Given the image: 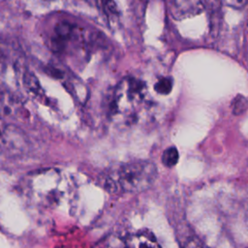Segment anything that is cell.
I'll return each mask as SVG.
<instances>
[{"instance_id": "cell-2", "label": "cell", "mask_w": 248, "mask_h": 248, "mask_svg": "<svg viewBox=\"0 0 248 248\" xmlns=\"http://www.w3.org/2000/svg\"><path fill=\"white\" fill-rule=\"evenodd\" d=\"M145 83L135 78H126L121 80L115 89L111 105L113 116L126 121H133L136 117L138 107L145 97Z\"/></svg>"}, {"instance_id": "cell-6", "label": "cell", "mask_w": 248, "mask_h": 248, "mask_svg": "<svg viewBox=\"0 0 248 248\" xmlns=\"http://www.w3.org/2000/svg\"><path fill=\"white\" fill-rule=\"evenodd\" d=\"M172 84H173V82H172L171 78H170V77L160 78L154 85V90L159 94L167 95L171 91Z\"/></svg>"}, {"instance_id": "cell-4", "label": "cell", "mask_w": 248, "mask_h": 248, "mask_svg": "<svg viewBox=\"0 0 248 248\" xmlns=\"http://www.w3.org/2000/svg\"><path fill=\"white\" fill-rule=\"evenodd\" d=\"M203 10L202 4L200 1L177 0L170 3V12L172 17L183 19L189 16H196Z\"/></svg>"}, {"instance_id": "cell-8", "label": "cell", "mask_w": 248, "mask_h": 248, "mask_svg": "<svg viewBox=\"0 0 248 248\" xmlns=\"http://www.w3.org/2000/svg\"><path fill=\"white\" fill-rule=\"evenodd\" d=\"M247 248H248V247H247Z\"/></svg>"}, {"instance_id": "cell-1", "label": "cell", "mask_w": 248, "mask_h": 248, "mask_svg": "<svg viewBox=\"0 0 248 248\" xmlns=\"http://www.w3.org/2000/svg\"><path fill=\"white\" fill-rule=\"evenodd\" d=\"M156 166L147 160H133L120 165L105 178V186L109 192H141L154 182Z\"/></svg>"}, {"instance_id": "cell-7", "label": "cell", "mask_w": 248, "mask_h": 248, "mask_svg": "<svg viewBox=\"0 0 248 248\" xmlns=\"http://www.w3.org/2000/svg\"><path fill=\"white\" fill-rule=\"evenodd\" d=\"M187 248H205L202 243H199V242H192V243H189Z\"/></svg>"}, {"instance_id": "cell-3", "label": "cell", "mask_w": 248, "mask_h": 248, "mask_svg": "<svg viewBox=\"0 0 248 248\" xmlns=\"http://www.w3.org/2000/svg\"><path fill=\"white\" fill-rule=\"evenodd\" d=\"M107 248H161V246L151 232L140 230L116 237Z\"/></svg>"}, {"instance_id": "cell-5", "label": "cell", "mask_w": 248, "mask_h": 248, "mask_svg": "<svg viewBox=\"0 0 248 248\" xmlns=\"http://www.w3.org/2000/svg\"><path fill=\"white\" fill-rule=\"evenodd\" d=\"M178 159H179V154L177 149L174 146L168 147L166 150H164L161 157V161L163 165L168 168H171L175 166Z\"/></svg>"}]
</instances>
